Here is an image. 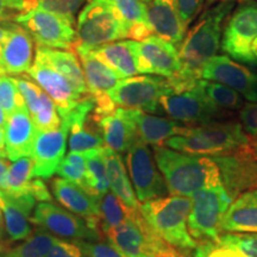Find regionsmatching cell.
<instances>
[{
	"label": "cell",
	"instance_id": "cell-1",
	"mask_svg": "<svg viewBox=\"0 0 257 257\" xmlns=\"http://www.w3.org/2000/svg\"><path fill=\"white\" fill-rule=\"evenodd\" d=\"M236 0H221L208 9L189 30L179 47L181 68L173 78L167 79L174 93L186 92L201 80V69L220 49L221 30Z\"/></svg>",
	"mask_w": 257,
	"mask_h": 257
},
{
	"label": "cell",
	"instance_id": "cell-2",
	"mask_svg": "<svg viewBox=\"0 0 257 257\" xmlns=\"http://www.w3.org/2000/svg\"><path fill=\"white\" fill-rule=\"evenodd\" d=\"M153 155L170 195L192 198L201 189L221 185L219 169L212 157L176 152L165 146L154 147Z\"/></svg>",
	"mask_w": 257,
	"mask_h": 257
},
{
	"label": "cell",
	"instance_id": "cell-3",
	"mask_svg": "<svg viewBox=\"0 0 257 257\" xmlns=\"http://www.w3.org/2000/svg\"><path fill=\"white\" fill-rule=\"evenodd\" d=\"M252 140L243 130L242 124L234 121L188 126L186 133L170 137L165 147L192 155L220 156L251 148Z\"/></svg>",
	"mask_w": 257,
	"mask_h": 257
},
{
	"label": "cell",
	"instance_id": "cell-4",
	"mask_svg": "<svg viewBox=\"0 0 257 257\" xmlns=\"http://www.w3.org/2000/svg\"><path fill=\"white\" fill-rule=\"evenodd\" d=\"M192 199L181 195H166L141 204V213L160 238L187 253L195 250L198 242L188 231Z\"/></svg>",
	"mask_w": 257,
	"mask_h": 257
},
{
	"label": "cell",
	"instance_id": "cell-5",
	"mask_svg": "<svg viewBox=\"0 0 257 257\" xmlns=\"http://www.w3.org/2000/svg\"><path fill=\"white\" fill-rule=\"evenodd\" d=\"M74 51L83 53L130 36V25L110 0H91L76 18Z\"/></svg>",
	"mask_w": 257,
	"mask_h": 257
},
{
	"label": "cell",
	"instance_id": "cell-6",
	"mask_svg": "<svg viewBox=\"0 0 257 257\" xmlns=\"http://www.w3.org/2000/svg\"><path fill=\"white\" fill-rule=\"evenodd\" d=\"M105 237L125 257H185L154 232L141 210H134L123 224L108 230Z\"/></svg>",
	"mask_w": 257,
	"mask_h": 257
},
{
	"label": "cell",
	"instance_id": "cell-7",
	"mask_svg": "<svg viewBox=\"0 0 257 257\" xmlns=\"http://www.w3.org/2000/svg\"><path fill=\"white\" fill-rule=\"evenodd\" d=\"M188 216V231L197 242H217L221 233L220 223L232 202L223 185L204 188L195 193Z\"/></svg>",
	"mask_w": 257,
	"mask_h": 257
},
{
	"label": "cell",
	"instance_id": "cell-8",
	"mask_svg": "<svg viewBox=\"0 0 257 257\" xmlns=\"http://www.w3.org/2000/svg\"><path fill=\"white\" fill-rule=\"evenodd\" d=\"M220 49L234 61L257 64V3L249 0L234 9L224 27Z\"/></svg>",
	"mask_w": 257,
	"mask_h": 257
},
{
	"label": "cell",
	"instance_id": "cell-9",
	"mask_svg": "<svg viewBox=\"0 0 257 257\" xmlns=\"http://www.w3.org/2000/svg\"><path fill=\"white\" fill-rule=\"evenodd\" d=\"M160 107L169 115L170 119L187 126L210 124L224 117L220 110L210 100L202 88L200 80L195 87L186 92L174 93L168 89L160 99Z\"/></svg>",
	"mask_w": 257,
	"mask_h": 257
},
{
	"label": "cell",
	"instance_id": "cell-10",
	"mask_svg": "<svg viewBox=\"0 0 257 257\" xmlns=\"http://www.w3.org/2000/svg\"><path fill=\"white\" fill-rule=\"evenodd\" d=\"M15 23L29 32L37 47L61 50L75 48V24L55 14L35 9L16 18Z\"/></svg>",
	"mask_w": 257,
	"mask_h": 257
},
{
	"label": "cell",
	"instance_id": "cell-11",
	"mask_svg": "<svg viewBox=\"0 0 257 257\" xmlns=\"http://www.w3.org/2000/svg\"><path fill=\"white\" fill-rule=\"evenodd\" d=\"M169 89L167 79L159 75H135L120 79L107 92L115 106L149 113L160 111V99Z\"/></svg>",
	"mask_w": 257,
	"mask_h": 257
},
{
	"label": "cell",
	"instance_id": "cell-12",
	"mask_svg": "<svg viewBox=\"0 0 257 257\" xmlns=\"http://www.w3.org/2000/svg\"><path fill=\"white\" fill-rule=\"evenodd\" d=\"M126 166L135 194L141 204L166 197L169 193L165 178L153 159L152 150L140 138L126 152Z\"/></svg>",
	"mask_w": 257,
	"mask_h": 257
},
{
	"label": "cell",
	"instance_id": "cell-13",
	"mask_svg": "<svg viewBox=\"0 0 257 257\" xmlns=\"http://www.w3.org/2000/svg\"><path fill=\"white\" fill-rule=\"evenodd\" d=\"M30 221L40 229L46 230L61 238L98 242L104 237L100 231L89 226L82 217L76 216L53 202L38 204L35 207L34 214L30 217Z\"/></svg>",
	"mask_w": 257,
	"mask_h": 257
},
{
	"label": "cell",
	"instance_id": "cell-14",
	"mask_svg": "<svg viewBox=\"0 0 257 257\" xmlns=\"http://www.w3.org/2000/svg\"><path fill=\"white\" fill-rule=\"evenodd\" d=\"M212 160L219 169L221 185L232 199L240 193L257 188V159L251 148L227 155L213 156Z\"/></svg>",
	"mask_w": 257,
	"mask_h": 257
},
{
	"label": "cell",
	"instance_id": "cell-15",
	"mask_svg": "<svg viewBox=\"0 0 257 257\" xmlns=\"http://www.w3.org/2000/svg\"><path fill=\"white\" fill-rule=\"evenodd\" d=\"M201 79L234 89L250 102L257 101V74L225 55H216L201 69Z\"/></svg>",
	"mask_w": 257,
	"mask_h": 257
},
{
	"label": "cell",
	"instance_id": "cell-16",
	"mask_svg": "<svg viewBox=\"0 0 257 257\" xmlns=\"http://www.w3.org/2000/svg\"><path fill=\"white\" fill-rule=\"evenodd\" d=\"M140 74H153L170 79L181 68L178 47L152 35L137 42Z\"/></svg>",
	"mask_w": 257,
	"mask_h": 257
},
{
	"label": "cell",
	"instance_id": "cell-17",
	"mask_svg": "<svg viewBox=\"0 0 257 257\" xmlns=\"http://www.w3.org/2000/svg\"><path fill=\"white\" fill-rule=\"evenodd\" d=\"M27 74L53 99L60 117L72 110L80 99L83 98L74 89L68 79L36 54L34 63Z\"/></svg>",
	"mask_w": 257,
	"mask_h": 257
},
{
	"label": "cell",
	"instance_id": "cell-18",
	"mask_svg": "<svg viewBox=\"0 0 257 257\" xmlns=\"http://www.w3.org/2000/svg\"><path fill=\"white\" fill-rule=\"evenodd\" d=\"M8 36L0 53V74L21 75L28 73L35 60V42L29 32L15 22H6Z\"/></svg>",
	"mask_w": 257,
	"mask_h": 257
},
{
	"label": "cell",
	"instance_id": "cell-19",
	"mask_svg": "<svg viewBox=\"0 0 257 257\" xmlns=\"http://www.w3.org/2000/svg\"><path fill=\"white\" fill-rule=\"evenodd\" d=\"M68 134L69 128L62 123L55 130L37 131L30 156L36 178L49 179L55 174L66 155Z\"/></svg>",
	"mask_w": 257,
	"mask_h": 257
},
{
	"label": "cell",
	"instance_id": "cell-20",
	"mask_svg": "<svg viewBox=\"0 0 257 257\" xmlns=\"http://www.w3.org/2000/svg\"><path fill=\"white\" fill-rule=\"evenodd\" d=\"M36 199L30 194L10 195L0 191V210L4 218L5 232L11 242L25 240L32 234L30 217Z\"/></svg>",
	"mask_w": 257,
	"mask_h": 257
},
{
	"label": "cell",
	"instance_id": "cell-21",
	"mask_svg": "<svg viewBox=\"0 0 257 257\" xmlns=\"http://www.w3.org/2000/svg\"><path fill=\"white\" fill-rule=\"evenodd\" d=\"M148 23L152 34L173 43L181 46L187 32L175 0H152L147 4Z\"/></svg>",
	"mask_w": 257,
	"mask_h": 257
},
{
	"label": "cell",
	"instance_id": "cell-22",
	"mask_svg": "<svg viewBox=\"0 0 257 257\" xmlns=\"http://www.w3.org/2000/svg\"><path fill=\"white\" fill-rule=\"evenodd\" d=\"M99 131H100L105 147L110 148L118 154L126 153L138 140L135 126L127 108L117 107L110 114L94 117L92 115Z\"/></svg>",
	"mask_w": 257,
	"mask_h": 257
},
{
	"label": "cell",
	"instance_id": "cell-23",
	"mask_svg": "<svg viewBox=\"0 0 257 257\" xmlns=\"http://www.w3.org/2000/svg\"><path fill=\"white\" fill-rule=\"evenodd\" d=\"M5 153L10 161L31 156L37 128L28 107L18 108L6 117L4 125Z\"/></svg>",
	"mask_w": 257,
	"mask_h": 257
},
{
	"label": "cell",
	"instance_id": "cell-24",
	"mask_svg": "<svg viewBox=\"0 0 257 257\" xmlns=\"http://www.w3.org/2000/svg\"><path fill=\"white\" fill-rule=\"evenodd\" d=\"M128 114L136 126L138 138L148 146H163L170 137L186 133L188 126L170 118L157 117L134 108H127Z\"/></svg>",
	"mask_w": 257,
	"mask_h": 257
},
{
	"label": "cell",
	"instance_id": "cell-25",
	"mask_svg": "<svg viewBox=\"0 0 257 257\" xmlns=\"http://www.w3.org/2000/svg\"><path fill=\"white\" fill-rule=\"evenodd\" d=\"M50 187L56 200L72 213L83 219L99 217V198L89 194L79 185L63 178H55L51 180Z\"/></svg>",
	"mask_w": 257,
	"mask_h": 257
},
{
	"label": "cell",
	"instance_id": "cell-26",
	"mask_svg": "<svg viewBox=\"0 0 257 257\" xmlns=\"http://www.w3.org/2000/svg\"><path fill=\"white\" fill-rule=\"evenodd\" d=\"M91 53L96 59L105 63L120 79L138 75L137 41L121 40L105 44Z\"/></svg>",
	"mask_w": 257,
	"mask_h": 257
},
{
	"label": "cell",
	"instance_id": "cell-27",
	"mask_svg": "<svg viewBox=\"0 0 257 257\" xmlns=\"http://www.w3.org/2000/svg\"><path fill=\"white\" fill-rule=\"evenodd\" d=\"M220 231L257 233V188L233 199L221 219Z\"/></svg>",
	"mask_w": 257,
	"mask_h": 257
},
{
	"label": "cell",
	"instance_id": "cell-28",
	"mask_svg": "<svg viewBox=\"0 0 257 257\" xmlns=\"http://www.w3.org/2000/svg\"><path fill=\"white\" fill-rule=\"evenodd\" d=\"M102 156H104L106 173H107L108 184L113 194L123 202L125 206L133 210H138L141 207V202L137 200L134 187L131 185V180L125 169L123 159L120 154H118L110 148H102Z\"/></svg>",
	"mask_w": 257,
	"mask_h": 257
},
{
	"label": "cell",
	"instance_id": "cell-29",
	"mask_svg": "<svg viewBox=\"0 0 257 257\" xmlns=\"http://www.w3.org/2000/svg\"><path fill=\"white\" fill-rule=\"evenodd\" d=\"M36 55L47 61L51 67L68 79L72 86L80 95H88V89L86 86L83 70L80 63L78 54L74 50L50 49V48L37 47Z\"/></svg>",
	"mask_w": 257,
	"mask_h": 257
},
{
	"label": "cell",
	"instance_id": "cell-30",
	"mask_svg": "<svg viewBox=\"0 0 257 257\" xmlns=\"http://www.w3.org/2000/svg\"><path fill=\"white\" fill-rule=\"evenodd\" d=\"M81 63L86 86L91 95H100L107 93L117 85L120 78L105 63L98 60L91 51L76 53Z\"/></svg>",
	"mask_w": 257,
	"mask_h": 257
},
{
	"label": "cell",
	"instance_id": "cell-31",
	"mask_svg": "<svg viewBox=\"0 0 257 257\" xmlns=\"http://www.w3.org/2000/svg\"><path fill=\"white\" fill-rule=\"evenodd\" d=\"M114 9L126 23L130 25V36L134 41H143L152 36L148 23L147 3L142 0H110Z\"/></svg>",
	"mask_w": 257,
	"mask_h": 257
},
{
	"label": "cell",
	"instance_id": "cell-32",
	"mask_svg": "<svg viewBox=\"0 0 257 257\" xmlns=\"http://www.w3.org/2000/svg\"><path fill=\"white\" fill-rule=\"evenodd\" d=\"M102 148L83 154L86 159V192L96 198H101L110 189Z\"/></svg>",
	"mask_w": 257,
	"mask_h": 257
},
{
	"label": "cell",
	"instance_id": "cell-33",
	"mask_svg": "<svg viewBox=\"0 0 257 257\" xmlns=\"http://www.w3.org/2000/svg\"><path fill=\"white\" fill-rule=\"evenodd\" d=\"M133 211V208L125 206L113 193L107 192L99 198V227L102 234L105 236L108 230L123 224L131 216Z\"/></svg>",
	"mask_w": 257,
	"mask_h": 257
},
{
	"label": "cell",
	"instance_id": "cell-34",
	"mask_svg": "<svg viewBox=\"0 0 257 257\" xmlns=\"http://www.w3.org/2000/svg\"><path fill=\"white\" fill-rule=\"evenodd\" d=\"M56 236L46 230L38 229L29 238L15 248L6 250L4 257H46L57 240Z\"/></svg>",
	"mask_w": 257,
	"mask_h": 257
},
{
	"label": "cell",
	"instance_id": "cell-35",
	"mask_svg": "<svg viewBox=\"0 0 257 257\" xmlns=\"http://www.w3.org/2000/svg\"><path fill=\"white\" fill-rule=\"evenodd\" d=\"M34 175V161L30 156L14 161L6 175L5 192L10 195L28 194V188Z\"/></svg>",
	"mask_w": 257,
	"mask_h": 257
},
{
	"label": "cell",
	"instance_id": "cell-36",
	"mask_svg": "<svg viewBox=\"0 0 257 257\" xmlns=\"http://www.w3.org/2000/svg\"><path fill=\"white\" fill-rule=\"evenodd\" d=\"M202 88L210 100L223 111H237L244 106V98L234 89L219 82L200 80Z\"/></svg>",
	"mask_w": 257,
	"mask_h": 257
},
{
	"label": "cell",
	"instance_id": "cell-37",
	"mask_svg": "<svg viewBox=\"0 0 257 257\" xmlns=\"http://www.w3.org/2000/svg\"><path fill=\"white\" fill-rule=\"evenodd\" d=\"M56 173L86 191V159L83 154L69 152L60 163Z\"/></svg>",
	"mask_w": 257,
	"mask_h": 257
},
{
	"label": "cell",
	"instance_id": "cell-38",
	"mask_svg": "<svg viewBox=\"0 0 257 257\" xmlns=\"http://www.w3.org/2000/svg\"><path fill=\"white\" fill-rule=\"evenodd\" d=\"M217 243L239 252L244 257H257V233L224 232L219 234Z\"/></svg>",
	"mask_w": 257,
	"mask_h": 257
},
{
	"label": "cell",
	"instance_id": "cell-39",
	"mask_svg": "<svg viewBox=\"0 0 257 257\" xmlns=\"http://www.w3.org/2000/svg\"><path fill=\"white\" fill-rule=\"evenodd\" d=\"M0 106L4 110L6 117L14 113L18 108L27 107L16 82V78L6 74H0Z\"/></svg>",
	"mask_w": 257,
	"mask_h": 257
},
{
	"label": "cell",
	"instance_id": "cell-40",
	"mask_svg": "<svg viewBox=\"0 0 257 257\" xmlns=\"http://www.w3.org/2000/svg\"><path fill=\"white\" fill-rule=\"evenodd\" d=\"M91 0H37L36 9L55 14L75 24L79 10Z\"/></svg>",
	"mask_w": 257,
	"mask_h": 257
},
{
	"label": "cell",
	"instance_id": "cell-41",
	"mask_svg": "<svg viewBox=\"0 0 257 257\" xmlns=\"http://www.w3.org/2000/svg\"><path fill=\"white\" fill-rule=\"evenodd\" d=\"M37 6V0H0V23L15 22Z\"/></svg>",
	"mask_w": 257,
	"mask_h": 257
},
{
	"label": "cell",
	"instance_id": "cell-42",
	"mask_svg": "<svg viewBox=\"0 0 257 257\" xmlns=\"http://www.w3.org/2000/svg\"><path fill=\"white\" fill-rule=\"evenodd\" d=\"M87 257H125L108 242H87V240H73Z\"/></svg>",
	"mask_w": 257,
	"mask_h": 257
},
{
	"label": "cell",
	"instance_id": "cell-43",
	"mask_svg": "<svg viewBox=\"0 0 257 257\" xmlns=\"http://www.w3.org/2000/svg\"><path fill=\"white\" fill-rule=\"evenodd\" d=\"M193 257H244L239 252L217 242L199 243Z\"/></svg>",
	"mask_w": 257,
	"mask_h": 257
},
{
	"label": "cell",
	"instance_id": "cell-44",
	"mask_svg": "<svg viewBox=\"0 0 257 257\" xmlns=\"http://www.w3.org/2000/svg\"><path fill=\"white\" fill-rule=\"evenodd\" d=\"M206 0H175L176 8L186 27L198 17Z\"/></svg>",
	"mask_w": 257,
	"mask_h": 257
},
{
	"label": "cell",
	"instance_id": "cell-45",
	"mask_svg": "<svg viewBox=\"0 0 257 257\" xmlns=\"http://www.w3.org/2000/svg\"><path fill=\"white\" fill-rule=\"evenodd\" d=\"M239 119L245 134L257 137V101L244 104L239 111Z\"/></svg>",
	"mask_w": 257,
	"mask_h": 257
},
{
	"label": "cell",
	"instance_id": "cell-46",
	"mask_svg": "<svg viewBox=\"0 0 257 257\" xmlns=\"http://www.w3.org/2000/svg\"><path fill=\"white\" fill-rule=\"evenodd\" d=\"M80 253H82L81 249L75 243L59 239L46 257H74Z\"/></svg>",
	"mask_w": 257,
	"mask_h": 257
},
{
	"label": "cell",
	"instance_id": "cell-47",
	"mask_svg": "<svg viewBox=\"0 0 257 257\" xmlns=\"http://www.w3.org/2000/svg\"><path fill=\"white\" fill-rule=\"evenodd\" d=\"M28 194H30L36 200L42 202H51L53 201V197H51L50 192L48 191L47 185L44 184L43 180L40 178L31 180L30 185L28 188Z\"/></svg>",
	"mask_w": 257,
	"mask_h": 257
},
{
	"label": "cell",
	"instance_id": "cell-48",
	"mask_svg": "<svg viewBox=\"0 0 257 257\" xmlns=\"http://www.w3.org/2000/svg\"><path fill=\"white\" fill-rule=\"evenodd\" d=\"M9 161L5 150H0V191L3 192H5L6 175H8L10 166H11Z\"/></svg>",
	"mask_w": 257,
	"mask_h": 257
},
{
	"label": "cell",
	"instance_id": "cell-49",
	"mask_svg": "<svg viewBox=\"0 0 257 257\" xmlns=\"http://www.w3.org/2000/svg\"><path fill=\"white\" fill-rule=\"evenodd\" d=\"M4 218H3V212L0 210V252L4 251L6 245H8V242L4 238Z\"/></svg>",
	"mask_w": 257,
	"mask_h": 257
},
{
	"label": "cell",
	"instance_id": "cell-50",
	"mask_svg": "<svg viewBox=\"0 0 257 257\" xmlns=\"http://www.w3.org/2000/svg\"><path fill=\"white\" fill-rule=\"evenodd\" d=\"M6 36H8V29L4 24H0V53H2L3 44H4Z\"/></svg>",
	"mask_w": 257,
	"mask_h": 257
},
{
	"label": "cell",
	"instance_id": "cell-51",
	"mask_svg": "<svg viewBox=\"0 0 257 257\" xmlns=\"http://www.w3.org/2000/svg\"><path fill=\"white\" fill-rule=\"evenodd\" d=\"M0 150H5V133L4 127L0 126Z\"/></svg>",
	"mask_w": 257,
	"mask_h": 257
},
{
	"label": "cell",
	"instance_id": "cell-52",
	"mask_svg": "<svg viewBox=\"0 0 257 257\" xmlns=\"http://www.w3.org/2000/svg\"><path fill=\"white\" fill-rule=\"evenodd\" d=\"M5 121H6V114H5L4 110L2 108V106H0V126L4 127Z\"/></svg>",
	"mask_w": 257,
	"mask_h": 257
},
{
	"label": "cell",
	"instance_id": "cell-53",
	"mask_svg": "<svg viewBox=\"0 0 257 257\" xmlns=\"http://www.w3.org/2000/svg\"><path fill=\"white\" fill-rule=\"evenodd\" d=\"M251 152L253 154V156L257 159V138L251 142Z\"/></svg>",
	"mask_w": 257,
	"mask_h": 257
},
{
	"label": "cell",
	"instance_id": "cell-54",
	"mask_svg": "<svg viewBox=\"0 0 257 257\" xmlns=\"http://www.w3.org/2000/svg\"><path fill=\"white\" fill-rule=\"evenodd\" d=\"M214 2H217V0H206V3H207V5H210V4H213Z\"/></svg>",
	"mask_w": 257,
	"mask_h": 257
},
{
	"label": "cell",
	"instance_id": "cell-55",
	"mask_svg": "<svg viewBox=\"0 0 257 257\" xmlns=\"http://www.w3.org/2000/svg\"><path fill=\"white\" fill-rule=\"evenodd\" d=\"M74 257H87V256L83 255V252H82V253H80V255H78V256H74Z\"/></svg>",
	"mask_w": 257,
	"mask_h": 257
},
{
	"label": "cell",
	"instance_id": "cell-56",
	"mask_svg": "<svg viewBox=\"0 0 257 257\" xmlns=\"http://www.w3.org/2000/svg\"><path fill=\"white\" fill-rule=\"evenodd\" d=\"M142 2H144V3H147V4H148V3H150V2H152V0H142Z\"/></svg>",
	"mask_w": 257,
	"mask_h": 257
},
{
	"label": "cell",
	"instance_id": "cell-57",
	"mask_svg": "<svg viewBox=\"0 0 257 257\" xmlns=\"http://www.w3.org/2000/svg\"><path fill=\"white\" fill-rule=\"evenodd\" d=\"M0 257H4V256H3V253H0Z\"/></svg>",
	"mask_w": 257,
	"mask_h": 257
}]
</instances>
